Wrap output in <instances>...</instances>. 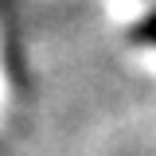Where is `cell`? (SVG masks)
<instances>
[{"instance_id": "1", "label": "cell", "mask_w": 156, "mask_h": 156, "mask_svg": "<svg viewBox=\"0 0 156 156\" xmlns=\"http://www.w3.org/2000/svg\"><path fill=\"white\" fill-rule=\"evenodd\" d=\"M140 35H144V39H156V12H152L148 20H144V27H140Z\"/></svg>"}]
</instances>
